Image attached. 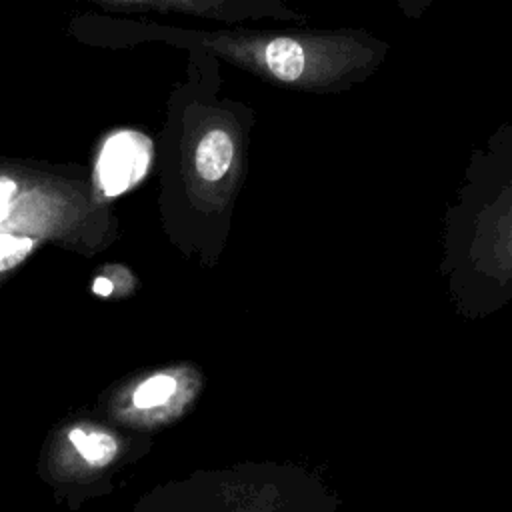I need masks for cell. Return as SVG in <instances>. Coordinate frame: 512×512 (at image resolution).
<instances>
[{
    "label": "cell",
    "instance_id": "cell-1",
    "mask_svg": "<svg viewBox=\"0 0 512 512\" xmlns=\"http://www.w3.org/2000/svg\"><path fill=\"white\" fill-rule=\"evenodd\" d=\"M220 84V60L188 50L186 78L168 96L158 160L170 204L222 242L246 178L256 112L220 94Z\"/></svg>",
    "mask_w": 512,
    "mask_h": 512
},
{
    "label": "cell",
    "instance_id": "cell-2",
    "mask_svg": "<svg viewBox=\"0 0 512 512\" xmlns=\"http://www.w3.org/2000/svg\"><path fill=\"white\" fill-rule=\"evenodd\" d=\"M146 38L204 50L254 78L296 92L340 94L380 70L390 44L364 28H246L212 30L136 24Z\"/></svg>",
    "mask_w": 512,
    "mask_h": 512
},
{
    "label": "cell",
    "instance_id": "cell-3",
    "mask_svg": "<svg viewBox=\"0 0 512 512\" xmlns=\"http://www.w3.org/2000/svg\"><path fill=\"white\" fill-rule=\"evenodd\" d=\"M442 248L458 314L482 318L512 300V124L472 152L444 216Z\"/></svg>",
    "mask_w": 512,
    "mask_h": 512
},
{
    "label": "cell",
    "instance_id": "cell-4",
    "mask_svg": "<svg viewBox=\"0 0 512 512\" xmlns=\"http://www.w3.org/2000/svg\"><path fill=\"white\" fill-rule=\"evenodd\" d=\"M110 236L112 212L92 176L0 160V240L100 250Z\"/></svg>",
    "mask_w": 512,
    "mask_h": 512
},
{
    "label": "cell",
    "instance_id": "cell-5",
    "mask_svg": "<svg viewBox=\"0 0 512 512\" xmlns=\"http://www.w3.org/2000/svg\"><path fill=\"white\" fill-rule=\"evenodd\" d=\"M180 512H338L340 500L318 474L278 462H246L198 474L180 486Z\"/></svg>",
    "mask_w": 512,
    "mask_h": 512
},
{
    "label": "cell",
    "instance_id": "cell-6",
    "mask_svg": "<svg viewBox=\"0 0 512 512\" xmlns=\"http://www.w3.org/2000/svg\"><path fill=\"white\" fill-rule=\"evenodd\" d=\"M202 372L192 364H172L150 370L120 386L108 414L132 428H160L176 422L196 402L202 390Z\"/></svg>",
    "mask_w": 512,
    "mask_h": 512
},
{
    "label": "cell",
    "instance_id": "cell-7",
    "mask_svg": "<svg viewBox=\"0 0 512 512\" xmlns=\"http://www.w3.org/2000/svg\"><path fill=\"white\" fill-rule=\"evenodd\" d=\"M112 10L190 16L240 26L246 22H306L288 0H80Z\"/></svg>",
    "mask_w": 512,
    "mask_h": 512
},
{
    "label": "cell",
    "instance_id": "cell-8",
    "mask_svg": "<svg viewBox=\"0 0 512 512\" xmlns=\"http://www.w3.org/2000/svg\"><path fill=\"white\" fill-rule=\"evenodd\" d=\"M124 442L112 428L98 422H74L60 430L50 448V472L60 480H86L112 468Z\"/></svg>",
    "mask_w": 512,
    "mask_h": 512
},
{
    "label": "cell",
    "instance_id": "cell-9",
    "mask_svg": "<svg viewBox=\"0 0 512 512\" xmlns=\"http://www.w3.org/2000/svg\"><path fill=\"white\" fill-rule=\"evenodd\" d=\"M128 280H134L130 270L122 268V266H112V268H106L100 276L94 278L92 282V290L94 294H98L100 298H114L118 294H124L118 284L124 288V290H130L128 288Z\"/></svg>",
    "mask_w": 512,
    "mask_h": 512
},
{
    "label": "cell",
    "instance_id": "cell-10",
    "mask_svg": "<svg viewBox=\"0 0 512 512\" xmlns=\"http://www.w3.org/2000/svg\"><path fill=\"white\" fill-rule=\"evenodd\" d=\"M394 2L410 18H420L432 4V0H394Z\"/></svg>",
    "mask_w": 512,
    "mask_h": 512
}]
</instances>
